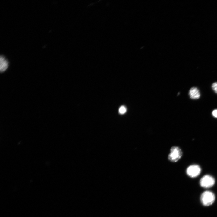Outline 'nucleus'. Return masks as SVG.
Wrapping results in <instances>:
<instances>
[{
	"label": "nucleus",
	"mask_w": 217,
	"mask_h": 217,
	"mask_svg": "<svg viewBox=\"0 0 217 217\" xmlns=\"http://www.w3.org/2000/svg\"><path fill=\"white\" fill-rule=\"evenodd\" d=\"M126 107L124 106H122L119 108V112L120 114H123L126 112Z\"/></svg>",
	"instance_id": "7"
},
{
	"label": "nucleus",
	"mask_w": 217,
	"mask_h": 217,
	"mask_svg": "<svg viewBox=\"0 0 217 217\" xmlns=\"http://www.w3.org/2000/svg\"><path fill=\"white\" fill-rule=\"evenodd\" d=\"M190 98L192 99H199L200 94L198 89L196 87L191 88L189 92Z\"/></svg>",
	"instance_id": "5"
},
{
	"label": "nucleus",
	"mask_w": 217,
	"mask_h": 217,
	"mask_svg": "<svg viewBox=\"0 0 217 217\" xmlns=\"http://www.w3.org/2000/svg\"><path fill=\"white\" fill-rule=\"evenodd\" d=\"M212 114L214 117L217 118V109H215L213 110Z\"/></svg>",
	"instance_id": "9"
},
{
	"label": "nucleus",
	"mask_w": 217,
	"mask_h": 217,
	"mask_svg": "<svg viewBox=\"0 0 217 217\" xmlns=\"http://www.w3.org/2000/svg\"><path fill=\"white\" fill-rule=\"evenodd\" d=\"M182 155L181 149L177 146L172 147L170 150V153L168 156V159L170 162H175L178 161Z\"/></svg>",
	"instance_id": "1"
},
{
	"label": "nucleus",
	"mask_w": 217,
	"mask_h": 217,
	"mask_svg": "<svg viewBox=\"0 0 217 217\" xmlns=\"http://www.w3.org/2000/svg\"><path fill=\"white\" fill-rule=\"evenodd\" d=\"M214 178L209 175H206L202 178L200 181V184L201 187L205 188L212 187L214 184Z\"/></svg>",
	"instance_id": "3"
},
{
	"label": "nucleus",
	"mask_w": 217,
	"mask_h": 217,
	"mask_svg": "<svg viewBox=\"0 0 217 217\" xmlns=\"http://www.w3.org/2000/svg\"><path fill=\"white\" fill-rule=\"evenodd\" d=\"M215 199L214 194L212 192L206 191L204 192L201 195V201L202 204L205 206L212 205Z\"/></svg>",
	"instance_id": "2"
},
{
	"label": "nucleus",
	"mask_w": 217,
	"mask_h": 217,
	"mask_svg": "<svg viewBox=\"0 0 217 217\" xmlns=\"http://www.w3.org/2000/svg\"><path fill=\"white\" fill-rule=\"evenodd\" d=\"M201 171V169L199 166L197 165H193L187 168L186 173L190 177L195 178L200 175Z\"/></svg>",
	"instance_id": "4"
},
{
	"label": "nucleus",
	"mask_w": 217,
	"mask_h": 217,
	"mask_svg": "<svg viewBox=\"0 0 217 217\" xmlns=\"http://www.w3.org/2000/svg\"><path fill=\"white\" fill-rule=\"evenodd\" d=\"M212 88L214 92L217 94V82H214L212 84Z\"/></svg>",
	"instance_id": "8"
},
{
	"label": "nucleus",
	"mask_w": 217,
	"mask_h": 217,
	"mask_svg": "<svg viewBox=\"0 0 217 217\" xmlns=\"http://www.w3.org/2000/svg\"><path fill=\"white\" fill-rule=\"evenodd\" d=\"M0 70L1 72L5 71L8 68V63L5 57L1 56L0 58Z\"/></svg>",
	"instance_id": "6"
}]
</instances>
